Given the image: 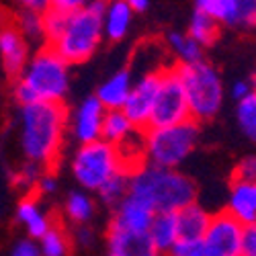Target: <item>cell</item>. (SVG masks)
I'll return each instance as SVG.
<instances>
[{
  "mask_svg": "<svg viewBox=\"0 0 256 256\" xmlns=\"http://www.w3.org/2000/svg\"><path fill=\"white\" fill-rule=\"evenodd\" d=\"M156 211L148 207L144 201L127 195L111 213L109 228L127 230V232H148L154 222Z\"/></svg>",
  "mask_w": 256,
  "mask_h": 256,
  "instance_id": "14",
  "label": "cell"
},
{
  "mask_svg": "<svg viewBox=\"0 0 256 256\" xmlns=\"http://www.w3.org/2000/svg\"><path fill=\"white\" fill-rule=\"evenodd\" d=\"M199 142V123L184 121L168 127H148L144 132L146 162L160 168L178 170L180 164L193 154Z\"/></svg>",
  "mask_w": 256,
  "mask_h": 256,
  "instance_id": "5",
  "label": "cell"
},
{
  "mask_svg": "<svg viewBox=\"0 0 256 256\" xmlns=\"http://www.w3.org/2000/svg\"><path fill=\"white\" fill-rule=\"evenodd\" d=\"M136 132L134 123L130 121L123 113V109H115V111H106L104 119H102V130H100V140H104L111 146H119L123 140H127Z\"/></svg>",
  "mask_w": 256,
  "mask_h": 256,
  "instance_id": "23",
  "label": "cell"
},
{
  "mask_svg": "<svg viewBox=\"0 0 256 256\" xmlns=\"http://www.w3.org/2000/svg\"><path fill=\"white\" fill-rule=\"evenodd\" d=\"M106 0H92V2L76 12H70L66 31L50 46L64 62L70 66L88 62L100 48L104 33H102V14H104Z\"/></svg>",
  "mask_w": 256,
  "mask_h": 256,
  "instance_id": "4",
  "label": "cell"
},
{
  "mask_svg": "<svg viewBox=\"0 0 256 256\" xmlns=\"http://www.w3.org/2000/svg\"><path fill=\"white\" fill-rule=\"evenodd\" d=\"M184 121H190V109H188V100L182 88V82L178 78L176 66L162 68L150 127H168V125H178Z\"/></svg>",
  "mask_w": 256,
  "mask_h": 256,
  "instance_id": "8",
  "label": "cell"
},
{
  "mask_svg": "<svg viewBox=\"0 0 256 256\" xmlns=\"http://www.w3.org/2000/svg\"><path fill=\"white\" fill-rule=\"evenodd\" d=\"M254 86H256V76H254Z\"/></svg>",
  "mask_w": 256,
  "mask_h": 256,
  "instance_id": "43",
  "label": "cell"
},
{
  "mask_svg": "<svg viewBox=\"0 0 256 256\" xmlns=\"http://www.w3.org/2000/svg\"><path fill=\"white\" fill-rule=\"evenodd\" d=\"M134 23V10L123 0H106L102 14V33L109 41H123Z\"/></svg>",
  "mask_w": 256,
  "mask_h": 256,
  "instance_id": "18",
  "label": "cell"
},
{
  "mask_svg": "<svg viewBox=\"0 0 256 256\" xmlns=\"http://www.w3.org/2000/svg\"><path fill=\"white\" fill-rule=\"evenodd\" d=\"M226 211L242 226L256 224V182L232 180Z\"/></svg>",
  "mask_w": 256,
  "mask_h": 256,
  "instance_id": "16",
  "label": "cell"
},
{
  "mask_svg": "<svg viewBox=\"0 0 256 256\" xmlns=\"http://www.w3.org/2000/svg\"><path fill=\"white\" fill-rule=\"evenodd\" d=\"M232 180H246V182H256V156H246L242 158L236 168H234Z\"/></svg>",
  "mask_w": 256,
  "mask_h": 256,
  "instance_id": "33",
  "label": "cell"
},
{
  "mask_svg": "<svg viewBox=\"0 0 256 256\" xmlns=\"http://www.w3.org/2000/svg\"><path fill=\"white\" fill-rule=\"evenodd\" d=\"M148 236H150L156 250L162 256H166L170 250H172V246L180 240L176 213H156L150 230H148Z\"/></svg>",
  "mask_w": 256,
  "mask_h": 256,
  "instance_id": "20",
  "label": "cell"
},
{
  "mask_svg": "<svg viewBox=\"0 0 256 256\" xmlns=\"http://www.w3.org/2000/svg\"><path fill=\"white\" fill-rule=\"evenodd\" d=\"M37 244H39V250L44 256H68L70 246H72L68 232L58 224L46 234V236H41L37 240Z\"/></svg>",
  "mask_w": 256,
  "mask_h": 256,
  "instance_id": "27",
  "label": "cell"
},
{
  "mask_svg": "<svg viewBox=\"0 0 256 256\" xmlns=\"http://www.w3.org/2000/svg\"><path fill=\"white\" fill-rule=\"evenodd\" d=\"M240 256H256V224L244 226L242 244H240Z\"/></svg>",
  "mask_w": 256,
  "mask_h": 256,
  "instance_id": "36",
  "label": "cell"
},
{
  "mask_svg": "<svg viewBox=\"0 0 256 256\" xmlns=\"http://www.w3.org/2000/svg\"><path fill=\"white\" fill-rule=\"evenodd\" d=\"M234 29H256V2L254 0H238V12Z\"/></svg>",
  "mask_w": 256,
  "mask_h": 256,
  "instance_id": "32",
  "label": "cell"
},
{
  "mask_svg": "<svg viewBox=\"0 0 256 256\" xmlns=\"http://www.w3.org/2000/svg\"><path fill=\"white\" fill-rule=\"evenodd\" d=\"M70 68L50 46L39 48L14 82L16 102H64L72 82Z\"/></svg>",
  "mask_w": 256,
  "mask_h": 256,
  "instance_id": "3",
  "label": "cell"
},
{
  "mask_svg": "<svg viewBox=\"0 0 256 256\" xmlns=\"http://www.w3.org/2000/svg\"><path fill=\"white\" fill-rule=\"evenodd\" d=\"M37 190H39L41 195H54L56 190H58V178H56V174L50 172V170H46L44 176H41L39 182H37Z\"/></svg>",
  "mask_w": 256,
  "mask_h": 256,
  "instance_id": "40",
  "label": "cell"
},
{
  "mask_svg": "<svg viewBox=\"0 0 256 256\" xmlns=\"http://www.w3.org/2000/svg\"><path fill=\"white\" fill-rule=\"evenodd\" d=\"M166 256H205L203 252V242H184V240H178L172 250H170Z\"/></svg>",
  "mask_w": 256,
  "mask_h": 256,
  "instance_id": "35",
  "label": "cell"
},
{
  "mask_svg": "<svg viewBox=\"0 0 256 256\" xmlns=\"http://www.w3.org/2000/svg\"><path fill=\"white\" fill-rule=\"evenodd\" d=\"M46 170H48V168H44V166H39V164L27 160L23 166H20L18 172H16L14 182H16L20 188H27V190L37 188V182H39L41 176H44Z\"/></svg>",
  "mask_w": 256,
  "mask_h": 256,
  "instance_id": "31",
  "label": "cell"
},
{
  "mask_svg": "<svg viewBox=\"0 0 256 256\" xmlns=\"http://www.w3.org/2000/svg\"><path fill=\"white\" fill-rule=\"evenodd\" d=\"M195 10L209 14L220 25L234 27L238 12V0H195Z\"/></svg>",
  "mask_w": 256,
  "mask_h": 256,
  "instance_id": "25",
  "label": "cell"
},
{
  "mask_svg": "<svg viewBox=\"0 0 256 256\" xmlns=\"http://www.w3.org/2000/svg\"><path fill=\"white\" fill-rule=\"evenodd\" d=\"M123 170L127 168L121 162L117 148L104 140L78 146L70 158V172L76 184L86 193H98L104 182H109Z\"/></svg>",
  "mask_w": 256,
  "mask_h": 256,
  "instance_id": "7",
  "label": "cell"
},
{
  "mask_svg": "<svg viewBox=\"0 0 256 256\" xmlns=\"http://www.w3.org/2000/svg\"><path fill=\"white\" fill-rule=\"evenodd\" d=\"M106 109L100 104V100L90 94L86 98H82L72 115L68 117V130L72 140L82 146L100 140V130H102V119H104Z\"/></svg>",
  "mask_w": 256,
  "mask_h": 256,
  "instance_id": "11",
  "label": "cell"
},
{
  "mask_svg": "<svg viewBox=\"0 0 256 256\" xmlns=\"http://www.w3.org/2000/svg\"><path fill=\"white\" fill-rule=\"evenodd\" d=\"M132 86H134L132 68H119L109 78H104L98 84L94 96L100 100V104L104 106L106 111L123 109L127 96H130V92H132Z\"/></svg>",
  "mask_w": 256,
  "mask_h": 256,
  "instance_id": "17",
  "label": "cell"
},
{
  "mask_svg": "<svg viewBox=\"0 0 256 256\" xmlns=\"http://www.w3.org/2000/svg\"><path fill=\"white\" fill-rule=\"evenodd\" d=\"M96 195H98V201L102 205L115 209L127 195H130V170H123V172L113 176L109 182H104Z\"/></svg>",
  "mask_w": 256,
  "mask_h": 256,
  "instance_id": "26",
  "label": "cell"
},
{
  "mask_svg": "<svg viewBox=\"0 0 256 256\" xmlns=\"http://www.w3.org/2000/svg\"><path fill=\"white\" fill-rule=\"evenodd\" d=\"M254 88H256V86H254V80H236V82L232 84L230 92H232V98L238 102V100H242L244 96H248Z\"/></svg>",
  "mask_w": 256,
  "mask_h": 256,
  "instance_id": "39",
  "label": "cell"
},
{
  "mask_svg": "<svg viewBox=\"0 0 256 256\" xmlns=\"http://www.w3.org/2000/svg\"><path fill=\"white\" fill-rule=\"evenodd\" d=\"M74 240L78 246L82 248H92L94 242H96V236H94V232L88 228V226H76L74 230Z\"/></svg>",
  "mask_w": 256,
  "mask_h": 256,
  "instance_id": "38",
  "label": "cell"
},
{
  "mask_svg": "<svg viewBox=\"0 0 256 256\" xmlns=\"http://www.w3.org/2000/svg\"><path fill=\"white\" fill-rule=\"evenodd\" d=\"M92 0H50V8H58V10H64V12H76V10H82L86 8Z\"/></svg>",
  "mask_w": 256,
  "mask_h": 256,
  "instance_id": "37",
  "label": "cell"
},
{
  "mask_svg": "<svg viewBox=\"0 0 256 256\" xmlns=\"http://www.w3.org/2000/svg\"><path fill=\"white\" fill-rule=\"evenodd\" d=\"M220 27H222V25L218 23V20H213L209 14H205V12H201V10H193V14H190V18H188V29H186V33L205 50V48H211V46L218 41V37H220Z\"/></svg>",
  "mask_w": 256,
  "mask_h": 256,
  "instance_id": "24",
  "label": "cell"
},
{
  "mask_svg": "<svg viewBox=\"0 0 256 256\" xmlns=\"http://www.w3.org/2000/svg\"><path fill=\"white\" fill-rule=\"evenodd\" d=\"M176 220H178V236L184 242H199L203 240L205 232L211 224V213L199 205L197 201L186 205L184 209H180L176 213Z\"/></svg>",
  "mask_w": 256,
  "mask_h": 256,
  "instance_id": "19",
  "label": "cell"
},
{
  "mask_svg": "<svg viewBox=\"0 0 256 256\" xmlns=\"http://www.w3.org/2000/svg\"><path fill=\"white\" fill-rule=\"evenodd\" d=\"M12 2L20 10H33V12H41V14H44L52 6L50 0H12Z\"/></svg>",
  "mask_w": 256,
  "mask_h": 256,
  "instance_id": "41",
  "label": "cell"
},
{
  "mask_svg": "<svg viewBox=\"0 0 256 256\" xmlns=\"http://www.w3.org/2000/svg\"><path fill=\"white\" fill-rule=\"evenodd\" d=\"M244 226L234 220L230 213L218 211L211 216V224L203 236L205 256H240Z\"/></svg>",
  "mask_w": 256,
  "mask_h": 256,
  "instance_id": "9",
  "label": "cell"
},
{
  "mask_svg": "<svg viewBox=\"0 0 256 256\" xmlns=\"http://www.w3.org/2000/svg\"><path fill=\"white\" fill-rule=\"evenodd\" d=\"M254 2H256V0H254Z\"/></svg>",
  "mask_w": 256,
  "mask_h": 256,
  "instance_id": "44",
  "label": "cell"
},
{
  "mask_svg": "<svg viewBox=\"0 0 256 256\" xmlns=\"http://www.w3.org/2000/svg\"><path fill=\"white\" fill-rule=\"evenodd\" d=\"M106 256H162L148 232H127L106 226Z\"/></svg>",
  "mask_w": 256,
  "mask_h": 256,
  "instance_id": "13",
  "label": "cell"
},
{
  "mask_svg": "<svg viewBox=\"0 0 256 256\" xmlns=\"http://www.w3.org/2000/svg\"><path fill=\"white\" fill-rule=\"evenodd\" d=\"M64 102H31L18 106V146L25 160L52 168L62 154L68 127Z\"/></svg>",
  "mask_w": 256,
  "mask_h": 256,
  "instance_id": "1",
  "label": "cell"
},
{
  "mask_svg": "<svg viewBox=\"0 0 256 256\" xmlns=\"http://www.w3.org/2000/svg\"><path fill=\"white\" fill-rule=\"evenodd\" d=\"M14 220L18 226H23L27 236L33 240H39L41 236H46V234L56 226L54 218L44 209V205H41V201L35 195H25L16 203Z\"/></svg>",
  "mask_w": 256,
  "mask_h": 256,
  "instance_id": "15",
  "label": "cell"
},
{
  "mask_svg": "<svg viewBox=\"0 0 256 256\" xmlns=\"http://www.w3.org/2000/svg\"><path fill=\"white\" fill-rule=\"evenodd\" d=\"M166 46L170 54L174 56L176 66H186V64H195L203 60L205 50L184 31H170L166 35Z\"/></svg>",
  "mask_w": 256,
  "mask_h": 256,
  "instance_id": "21",
  "label": "cell"
},
{
  "mask_svg": "<svg viewBox=\"0 0 256 256\" xmlns=\"http://www.w3.org/2000/svg\"><path fill=\"white\" fill-rule=\"evenodd\" d=\"M14 27L20 31L27 41H39L44 39V14L41 12H33V10H16L12 16Z\"/></svg>",
  "mask_w": 256,
  "mask_h": 256,
  "instance_id": "29",
  "label": "cell"
},
{
  "mask_svg": "<svg viewBox=\"0 0 256 256\" xmlns=\"http://www.w3.org/2000/svg\"><path fill=\"white\" fill-rule=\"evenodd\" d=\"M130 195L156 213H178L197 201V184L180 170L144 162L130 170Z\"/></svg>",
  "mask_w": 256,
  "mask_h": 256,
  "instance_id": "2",
  "label": "cell"
},
{
  "mask_svg": "<svg viewBox=\"0 0 256 256\" xmlns=\"http://www.w3.org/2000/svg\"><path fill=\"white\" fill-rule=\"evenodd\" d=\"M8 256H44V254H41V250H39L37 240H33V238H20V240H16L12 244Z\"/></svg>",
  "mask_w": 256,
  "mask_h": 256,
  "instance_id": "34",
  "label": "cell"
},
{
  "mask_svg": "<svg viewBox=\"0 0 256 256\" xmlns=\"http://www.w3.org/2000/svg\"><path fill=\"white\" fill-rule=\"evenodd\" d=\"M29 44L14 27L12 20H4L0 25V62L10 78H18L29 62Z\"/></svg>",
  "mask_w": 256,
  "mask_h": 256,
  "instance_id": "12",
  "label": "cell"
},
{
  "mask_svg": "<svg viewBox=\"0 0 256 256\" xmlns=\"http://www.w3.org/2000/svg\"><path fill=\"white\" fill-rule=\"evenodd\" d=\"M123 2L134 10V14L136 12H146L148 8H150V0H123Z\"/></svg>",
  "mask_w": 256,
  "mask_h": 256,
  "instance_id": "42",
  "label": "cell"
},
{
  "mask_svg": "<svg viewBox=\"0 0 256 256\" xmlns=\"http://www.w3.org/2000/svg\"><path fill=\"white\" fill-rule=\"evenodd\" d=\"M160 72L162 70L144 72L138 80H134L132 92L123 104V113L130 117V121L134 123L138 132H146L150 127L152 109H154L158 86H160Z\"/></svg>",
  "mask_w": 256,
  "mask_h": 256,
  "instance_id": "10",
  "label": "cell"
},
{
  "mask_svg": "<svg viewBox=\"0 0 256 256\" xmlns=\"http://www.w3.org/2000/svg\"><path fill=\"white\" fill-rule=\"evenodd\" d=\"M70 12H64L58 8H48L44 12V41L46 46H54L56 41L66 31Z\"/></svg>",
  "mask_w": 256,
  "mask_h": 256,
  "instance_id": "30",
  "label": "cell"
},
{
  "mask_svg": "<svg viewBox=\"0 0 256 256\" xmlns=\"http://www.w3.org/2000/svg\"><path fill=\"white\" fill-rule=\"evenodd\" d=\"M236 119H238L240 132L246 136V140L256 142V88L248 96L238 100V104H236Z\"/></svg>",
  "mask_w": 256,
  "mask_h": 256,
  "instance_id": "28",
  "label": "cell"
},
{
  "mask_svg": "<svg viewBox=\"0 0 256 256\" xmlns=\"http://www.w3.org/2000/svg\"><path fill=\"white\" fill-rule=\"evenodd\" d=\"M178 78L188 100L190 119L201 123L213 119L224 104V80L218 68L207 60L176 66Z\"/></svg>",
  "mask_w": 256,
  "mask_h": 256,
  "instance_id": "6",
  "label": "cell"
},
{
  "mask_svg": "<svg viewBox=\"0 0 256 256\" xmlns=\"http://www.w3.org/2000/svg\"><path fill=\"white\" fill-rule=\"evenodd\" d=\"M96 213V203L92 199V193L86 190H72L64 203V216H66L74 226H88V222Z\"/></svg>",
  "mask_w": 256,
  "mask_h": 256,
  "instance_id": "22",
  "label": "cell"
}]
</instances>
